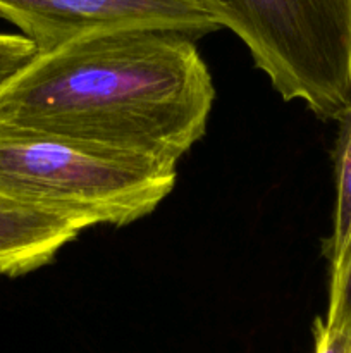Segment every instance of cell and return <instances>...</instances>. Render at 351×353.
<instances>
[{
    "instance_id": "obj_4",
    "label": "cell",
    "mask_w": 351,
    "mask_h": 353,
    "mask_svg": "<svg viewBox=\"0 0 351 353\" xmlns=\"http://www.w3.org/2000/svg\"><path fill=\"white\" fill-rule=\"evenodd\" d=\"M0 17L16 24L38 55L116 31H178L198 40L222 28L212 0H0Z\"/></svg>"
},
{
    "instance_id": "obj_5",
    "label": "cell",
    "mask_w": 351,
    "mask_h": 353,
    "mask_svg": "<svg viewBox=\"0 0 351 353\" xmlns=\"http://www.w3.org/2000/svg\"><path fill=\"white\" fill-rule=\"evenodd\" d=\"M81 231L61 216L0 195V276L17 278L50 264Z\"/></svg>"
},
{
    "instance_id": "obj_7",
    "label": "cell",
    "mask_w": 351,
    "mask_h": 353,
    "mask_svg": "<svg viewBox=\"0 0 351 353\" xmlns=\"http://www.w3.org/2000/svg\"><path fill=\"white\" fill-rule=\"evenodd\" d=\"M322 319L330 327H351V241L330 268L329 305Z\"/></svg>"
},
{
    "instance_id": "obj_8",
    "label": "cell",
    "mask_w": 351,
    "mask_h": 353,
    "mask_svg": "<svg viewBox=\"0 0 351 353\" xmlns=\"http://www.w3.org/2000/svg\"><path fill=\"white\" fill-rule=\"evenodd\" d=\"M36 55V48L26 37L0 33V90L12 81Z\"/></svg>"
},
{
    "instance_id": "obj_3",
    "label": "cell",
    "mask_w": 351,
    "mask_h": 353,
    "mask_svg": "<svg viewBox=\"0 0 351 353\" xmlns=\"http://www.w3.org/2000/svg\"><path fill=\"white\" fill-rule=\"evenodd\" d=\"M286 102L337 121L351 103V0H212Z\"/></svg>"
},
{
    "instance_id": "obj_9",
    "label": "cell",
    "mask_w": 351,
    "mask_h": 353,
    "mask_svg": "<svg viewBox=\"0 0 351 353\" xmlns=\"http://www.w3.org/2000/svg\"><path fill=\"white\" fill-rule=\"evenodd\" d=\"M313 353H351V327H330L317 317L313 323Z\"/></svg>"
},
{
    "instance_id": "obj_6",
    "label": "cell",
    "mask_w": 351,
    "mask_h": 353,
    "mask_svg": "<svg viewBox=\"0 0 351 353\" xmlns=\"http://www.w3.org/2000/svg\"><path fill=\"white\" fill-rule=\"evenodd\" d=\"M336 145H334V183H336V205H334L332 234L326 243V255L332 268L351 241V103L337 119Z\"/></svg>"
},
{
    "instance_id": "obj_1",
    "label": "cell",
    "mask_w": 351,
    "mask_h": 353,
    "mask_svg": "<svg viewBox=\"0 0 351 353\" xmlns=\"http://www.w3.org/2000/svg\"><path fill=\"white\" fill-rule=\"evenodd\" d=\"M195 41L131 30L36 55L0 90V121L117 161L176 169L206 133L215 100Z\"/></svg>"
},
{
    "instance_id": "obj_2",
    "label": "cell",
    "mask_w": 351,
    "mask_h": 353,
    "mask_svg": "<svg viewBox=\"0 0 351 353\" xmlns=\"http://www.w3.org/2000/svg\"><path fill=\"white\" fill-rule=\"evenodd\" d=\"M178 169L117 161L54 134L0 121V195L81 230L127 226L174 190Z\"/></svg>"
}]
</instances>
